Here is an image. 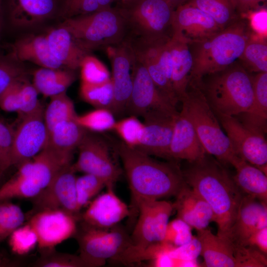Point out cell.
I'll list each match as a JSON object with an SVG mask.
<instances>
[{
  "instance_id": "cell-1",
  "label": "cell",
  "mask_w": 267,
  "mask_h": 267,
  "mask_svg": "<svg viewBox=\"0 0 267 267\" xmlns=\"http://www.w3.org/2000/svg\"><path fill=\"white\" fill-rule=\"evenodd\" d=\"M114 145L122 161L131 191L130 216L138 214L140 202L176 196L186 184L178 161H157L122 140Z\"/></svg>"
},
{
  "instance_id": "cell-2",
  "label": "cell",
  "mask_w": 267,
  "mask_h": 267,
  "mask_svg": "<svg viewBox=\"0 0 267 267\" xmlns=\"http://www.w3.org/2000/svg\"><path fill=\"white\" fill-rule=\"evenodd\" d=\"M188 162L182 170L185 183L211 208L218 226L217 235L228 239L244 194L222 164L210 154Z\"/></svg>"
},
{
  "instance_id": "cell-3",
  "label": "cell",
  "mask_w": 267,
  "mask_h": 267,
  "mask_svg": "<svg viewBox=\"0 0 267 267\" xmlns=\"http://www.w3.org/2000/svg\"><path fill=\"white\" fill-rule=\"evenodd\" d=\"M252 32L247 19L240 17L208 38L188 44L193 60L188 86H197L204 77L238 61Z\"/></svg>"
},
{
  "instance_id": "cell-4",
  "label": "cell",
  "mask_w": 267,
  "mask_h": 267,
  "mask_svg": "<svg viewBox=\"0 0 267 267\" xmlns=\"http://www.w3.org/2000/svg\"><path fill=\"white\" fill-rule=\"evenodd\" d=\"M195 87L216 113L235 116L247 110L253 99L251 74L238 61L204 77Z\"/></svg>"
},
{
  "instance_id": "cell-5",
  "label": "cell",
  "mask_w": 267,
  "mask_h": 267,
  "mask_svg": "<svg viewBox=\"0 0 267 267\" xmlns=\"http://www.w3.org/2000/svg\"><path fill=\"white\" fill-rule=\"evenodd\" d=\"M59 25L67 29L78 45L89 53L120 44L129 37L126 19L117 6L66 19Z\"/></svg>"
},
{
  "instance_id": "cell-6",
  "label": "cell",
  "mask_w": 267,
  "mask_h": 267,
  "mask_svg": "<svg viewBox=\"0 0 267 267\" xmlns=\"http://www.w3.org/2000/svg\"><path fill=\"white\" fill-rule=\"evenodd\" d=\"M181 111L190 120L206 152L223 165H231L239 157L222 130L220 123L201 90L188 86L180 101Z\"/></svg>"
},
{
  "instance_id": "cell-7",
  "label": "cell",
  "mask_w": 267,
  "mask_h": 267,
  "mask_svg": "<svg viewBox=\"0 0 267 267\" xmlns=\"http://www.w3.org/2000/svg\"><path fill=\"white\" fill-rule=\"evenodd\" d=\"M117 6L126 19L130 39L152 42L172 37L175 9L165 0H134Z\"/></svg>"
},
{
  "instance_id": "cell-8",
  "label": "cell",
  "mask_w": 267,
  "mask_h": 267,
  "mask_svg": "<svg viewBox=\"0 0 267 267\" xmlns=\"http://www.w3.org/2000/svg\"><path fill=\"white\" fill-rule=\"evenodd\" d=\"M79 255L87 267L103 266L131 244L130 236L118 225L108 229L96 228L83 223L78 232Z\"/></svg>"
},
{
  "instance_id": "cell-9",
  "label": "cell",
  "mask_w": 267,
  "mask_h": 267,
  "mask_svg": "<svg viewBox=\"0 0 267 267\" xmlns=\"http://www.w3.org/2000/svg\"><path fill=\"white\" fill-rule=\"evenodd\" d=\"M78 148V159L72 164L75 172L95 175L103 179L106 186L114 185L121 171L112 160L107 142L87 131Z\"/></svg>"
},
{
  "instance_id": "cell-10",
  "label": "cell",
  "mask_w": 267,
  "mask_h": 267,
  "mask_svg": "<svg viewBox=\"0 0 267 267\" xmlns=\"http://www.w3.org/2000/svg\"><path fill=\"white\" fill-rule=\"evenodd\" d=\"M132 80V89L126 109L131 115L142 117L153 110L174 115L178 113L176 106L158 90L145 67L134 54Z\"/></svg>"
},
{
  "instance_id": "cell-11",
  "label": "cell",
  "mask_w": 267,
  "mask_h": 267,
  "mask_svg": "<svg viewBox=\"0 0 267 267\" xmlns=\"http://www.w3.org/2000/svg\"><path fill=\"white\" fill-rule=\"evenodd\" d=\"M215 114L236 153L267 174V142L265 135L251 131L234 116Z\"/></svg>"
},
{
  "instance_id": "cell-12",
  "label": "cell",
  "mask_w": 267,
  "mask_h": 267,
  "mask_svg": "<svg viewBox=\"0 0 267 267\" xmlns=\"http://www.w3.org/2000/svg\"><path fill=\"white\" fill-rule=\"evenodd\" d=\"M77 218L63 210H43L36 211L28 223L37 234L39 249L45 252L76 234Z\"/></svg>"
},
{
  "instance_id": "cell-13",
  "label": "cell",
  "mask_w": 267,
  "mask_h": 267,
  "mask_svg": "<svg viewBox=\"0 0 267 267\" xmlns=\"http://www.w3.org/2000/svg\"><path fill=\"white\" fill-rule=\"evenodd\" d=\"M173 203L165 200L144 201L138 205V219L130 236L131 243L145 247L163 241Z\"/></svg>"
},
{
  "instance_id": "cell-14",
  "label": "cell",
  "mask_w": 267,
  "mask_h": 267,
  "mask_svg": "<svg viewBox=\"0 0 267 267\" xmlns=\"http://www.w3.org/2000/svg\"><path fill=\"white\" fill-rule=\"evenodd\" d=\"M42 105L35 112L21 119L14 130L11 164L19 166L39 153L46 146L48 132Z\"/></svg>"
},
{
  "instance_id": "cell-15",
  "label": "cell",
  "mask_w": 267,
  "mask_h": 267,
  "mask_svg": "<svg viewBox=\"0 0 267 267\" xmlns=\"http://www.w3.org/2000/svg\"><path fill=\"white\" fill-rule=\"evenodd\" d=\"M112 65L111 77L114 100L110 111L120 115L127 109L132 86V67L134 54L129 39L107 47Z\"/></svg>"
},
{
  "instance_id": "cell-16",
  "label": "cell",
  "mask_w": 267,
  "mask_h": 267,
  "mask_svg": "<svg viewBox=\"0 0 267 267\" xmlns=\"http://www.w3.org/2000/svg\"><path fill=\"white\" fill-rule=\"evenodd\" d=\"M221 30L211 16L188 2L174 11L172 37L188 44L207 39Z\"/></svg>"
},
{
  "instance_id": "cell-17",
  "label": "cell",
  "mask_w": 267,
  "mask_h": 267,
  "mask_svg": "<svg viewBox=\"0 0 267 267\" xmlns=\"http://www.w3.org/2000/svg\"><path fill=\"white\" fill-rule=\"evenodd\" d=\"M75 171L72 164L60 171L51 182L33 198L37 211L56 209L66 211L77 216Z\"/></svg>"
},
{
  "instance_id": "cell-18",
  "label": "cell",
  "mask_w": 267,
  "mask_h": 267,
  "mask_svg": "<svg viewBox=\"0 0 267 267\" xmlns=\"http://www.w3.org/2000/svg\"><path fill=\"white\" fill-rule=\"evenodd\" d=\"M178 114L156 110L144 114L142 116L144 119L142 137L138 145L134 148L149 156L171 160L169 149Z\"/></svg>"
},
{
  "instance_id": "cell-19",
  "label": "cell",
  "mask_w": 267,
  "mask_h": 267,
  "mask_svg": "<svg viewBox=\"0 0 267 267\" xmlns=\"http://www.w3.org/2000/svg\"><path fill=\"white\" fill-rule=\"evenodd\" d=\"M61 0H6L4 14L10 24L17 29L37 26L58 16Z\"/></svg>"
},
{
  "instance_id": "cell-20",
  "label": "cell",
  "mask_w": 267,
  "mask_h": 267,
  "mask_svg": "<svg viewBox=\"0 0 267 267\" xmlns=\"http://www.w3.org/2000/svg\"><path fill=\"white\" fill-rule=\"evenodd\" d=\"M113 185L91 202L82 215L83 223L92 227L108 229L130 216L129 207L113 190Z\"/></svg>"
},
{
  "instance_id": "cell-21",
  "label": "cell",
  "mask_w": 267,
  "mask_h": 267,
  "mask_svg": "<svg viewBox=\"0 0 267 267\" xmlns=\"http://www.w3.org/2000/svg\"><path fill=\"white\" fill-rule=\"evenodd\" d=\"M267 203L244 195L228 237L232 244L246 246L252 234L267 227Z\"/></svg>"
},
{
  "instance_id": "cell-22",
  "label": "cell",
  "mask_w": 267,
  "mask_h": 267,
  "mask_svg": "<svg viewBox=\"0 0 267 267\" xmlns=\"http://www.w3.org/2000/svg\"><path fill=\"white\" fill-rule=\"evenodd\" d=\"M163 39L152 42L138 39L129 40L134 56L145 67L158 90L176 106L178 101L172 83L167 78L159 60V44Z\"/></svg>"
},
{
  "instance_id": "cell-23",
  "label": "cell",
  "mask_w": 267,
  "mask_h": 267,
  "mask_svg": "<svg viewBox=\"0 0 267 267\" xmlns=\"http://www.w3.org/2000/svg\"><path fill=\"white\" fill-rule=\"evenodd\" d=\"M207 153L190 120L181 111L178 112L170 146L171 160L193 162Z\"/></svg>"
},
{
  "instance_id": "cell-24",
  "label": "cell",
  "mask_w": 267,
  "mask_h": 267,
  "mask_svg": "<svg viewBox=\"0 0 267 267\" xmlns=\"http://www.w3.org/2000/svg\"><path fill=\"white\" fill-rule=\"evenodd\" d=\"M8 56L18 62L29 61L41 67L64 68L51 52L45 34L19 38L11 45Z\"/></svg>"
},
{
  "instance_id": "cell-25",
  "label": "cell",
  "mask_w": 267,
  "mask_h": 267,
  "mask_svg": "<svg viewBox=\"0 0 267 267\" xmlns=\"http://www.w3.org/2000/svg\"><path fill=\"white\" fill-rule=\"evenodd\" d=\"M173 203L177 218L197 230L207 227L214 222V215L207 202L186 184L176 196Z\"/></svg>"
},
{
  "instance_id": "cell-26",
  "label": "cell",
  "mask_w": 267,
  "mask_h": 267,
  "mask_svg": "<svg viewBox=\"0 0 267 267\" xmlns=\"http://www.w3.org/2000/svg\"><path fill=\"white\" fill-rule=\"evenodd\" d=\"M253 99L245 112L234 116L245 127L265 135L267 130V72L251 74Z\"/></svg>"
},
{
  "instance_id": "cell-27",
  "label": "cell",
  "mask_w": 267,
  "mask_h": 267,
  "mask_svg": "<svg viewBox=\"0 0 267 267\" xmlns=\"http://www.w3.org/2000/svg\"><path fill=\"white\" fill-rule=\"evenodd\" d=\"M45 36L54 56L66 69L75 71L89 53L76 43L69 31L59 25L49 30Z\"/></svg>"
},
{
  "instance_id": "cell-28",
  "label": "cell",
  "mask_w": 267,
  "mask_h": 267,
  "mask_svg": "<svg viewBox=\"0 0 267 267\" xmlns=\"http://www.w3.org/2000/svg\"><path fill=\"white\" fill-rule=\"evenodd\" d=\"M197 237L201 245L202 267H237L231 242L214 234L207 227L197 230Z\"/></svg>"
},
{
  "instance_id": "cell-29",
  "label": "cell",
  "mask_w": 267,
  "mask_h": 267,
  "mask_svg": "<svg viewBox=\"0 0 267 267\" xmlns=\"http://www.w3.org/2000/svg\"><path fill=\"white\" fill-rule=\"evenodd\" d=\"M169 46L173 64L172 87L178 101H180L186 94L189 85L192 57L188 44L183 42L171 37Z\"/></svg>"
},
{
  "instance_id": "cell-30",
  "label": "cell",
  "mask_w": 267,
  "mask_h": 267,
  "mask_svg": "<svg viewBox=\"0 0 267 267\" xmlns=\"http://www.w3.org/2000/svg\"><path fill=\"white\" fill-rule=\"evenodd\" d=\"M235 169L233 179L244 195L267 203V174L239 157L232 165Z\"/></svg>"
},
{
  "instance_id": "cell-31",
  "label": "cell",
  "mask_w": 267,
  "mask_h": 267,
  "mask_svg": "<svg viewBox=\"0 0 267 267\" xmlns=\"http://www.w3.org/2000/svg\"><path fill=\"white\" fill-rule=\"evenodd\" d=\"M76 77L74 70L41 67L33 72L32 83L39 93L50 98L66 92Z\"/></svg>"
},
{
  "instance_id": "cell-32",
  "label": "cell",
  "mask_w": 267,
  "mask_h": 267,
  "mask_svg": "<svg viewBox=\"0 0 267 267\" xmlns=\"http://www.w3.org/2000/svg\"><path fill=\"white\" fill-rule=\"evenodd\" d=\"M87 132L75 119L64 121L48 133L45 146L61 153L73 154Z\"/></svg>"
},
{
  "instance_id": "cell-33",
  "label": "cell",
  "mask_w": 267,
  "mask_h": 267,
  "mask_svg": "<svg viewBox=\"0 0 267 267\" xmlns=\"http://www.w3.org/2000/svg\"><path fill=\"white\" fill-rule=\"evenodd\" d=\"M238 61L250 74L267 72V36L252 32Z\"/></svg>"
},
{
  "instance_id": "cell-34",
  "label": "cell",
  "mask_w": 267,
  "mask_h": 267,
  "mask_svg": "<svg viewBox=\"0 0 267 267\" xmlns=\"http://www.w3.org/2000/svg\"><path fill=\"white\" fill-rule=\"evenodd\" d=\"M26 172L18 167L17 172L0 187V202L12 198H34L43 190Z\"/></svg>"
},
{
  "instance_id": "cell-35",
  "label": "cell",
  "mask_w": 267,
  "mask_h": 267,
  "mask_svg": "<svg viewBox=\"0 0 267 267\" xmlns=\"http://www.w3.org/2000/svg\"><path fill=\"white\" fill-rule=\"evenodd\" d=\"M50 98L44 112V121L48 133L58 124L74 120L77 116L73 102L67 95L66 91Z\"/></svg>"
},
{
  "instance_id": "cell-36",
  "label": "cell",
  "mask_w": 267,
  "mask_h": 267,
  "mask_svg": "<svg viewBox=\"0 0 267 267\" xmlns=\"http://www.w3.org/2000/svg\"><path fill=\"white\" fill-rule=\"evenodd\" d=\"M186 2L209 15L222 29L241 17L232 0H189Z\"/></svg>"
},
{
  "instance_id": "cell-37",
  "label": "cell",
  "mask_w": 267,
  "mask_h": 267,
  "mask_svg": "<svg viewBox=\"0 0 267 267\" xmlns=\"http://www.w3.org/2000/svg\"><path fill=\"white\" fill-rule=\"evenodd\" d=\"M175 247L164 241L159 242L145 247L130 244L113 260L128 265L144 261H152L159 255L169 253Z\"/></svg>"
},
{
  "instance_id": "cell-38",
  "label": "cell",
  "mask_w": 267,
  "mask_h": 267,
  "mask_svg": "<svg viewBox=\"0 0 267 267\" xmlns=\"http://www.w3.org/2000/svg\"><path fill=\"white\" fill-rule=\"evenodd\" d=\"M79 93L84 101L95 108L111 110L114 100L111 79L106 82L98 84L81 83Z\"/></svg>"
},
{
  "instance_id": "cell-39",
  "label": "cell",
  "mask_w": 267,
  "mask_h": 267,
  "mask_svg": "<svg viewBox=\"0 0 267 267\" xmlns=\"http://www.w3.org/2000/svg\"><path fill=\"white\" fill-rule=\"evenodd\" d=\"M115 0H61L57 17L62 20L111 6Z\"/></svg>"
},
{
  "instance_id": "cell-40",
  "label": "cell",
  "mask_w": 267,
  "mask_h": 267,
  "mask_svg": "<svg viewBox=\"0 0 267 267\" xmlns=\"http://www.w3.org/2000/svg\"><path fill=\"white\" fill-rule=\"evenodd\" d=\"M75 121L89 132H103L113 130L116 121L109 109L96 108L84 114L78 115Z\"/></svg>"
},
{
  "instance_id": "cell-41",
  "label": "cell",
  "mask_w": 267,
  "mask_h": 267,
  "mask_svg": "<svg viewBox=\"0 0 267 267\" xmlns=\"http://www.w3.org/2000/svg\"><path fill=\"white\" fill-rule=\"evenodd\" d=\"M25 218L22 210L18 205L7 201L0 202V242L22 225Z\"/></svg>"
},
{
  "instance_id": "cell-42",
  "label": "cell",
  "mask_w": 267,
  "mask_h": 267,
  "mask_svg": "<svg viewBox=\"0 0 267 267\" xmlns=\"http://www.w3.org/2000/svg\"><path fill=\"white\" fill-rule=\"evenodd\" d=\"M79 69L81 83L98 84L106 82L111 79L106 66L97 58L90 54L85 56Z\"/></svg>"
},
{
  "instance_id": "cell-43",
  "label": "cell",
  "mask_w": 267,
  "mask_h": 267,
  "mask_svg": "<svg viewBox=\"0 0 267 267\" xmlns=\"http://www.w3.org/2000/svg\"><path fill=\"white\" fill-rule=\"evenodd\" d=\"M8 238L11 250L18 255L27 254L38 246L37 234L28 222L15 229Z\"/></svg>"
},
{
  "instance_id": "cell-44",
  "label": "cell",
  "mask_w": 267,
  "mask_h": 267,
  "mask_svg": "<svg viewBox=\"0 0 267 267\" xmlns=\"http://www.w3.org/2000/svg\"><path fill=\"white\" fill-rule=\"evenodd\" d=\"M104 186H106L105 182L95 175L85 174L82 176L76 177V190L79 210L88 205L90 200Z\"/></svg>"
},
{
  "instance_id": "cell-45",
  "label": "cell",
  "mask_w": 267,
  "mask_h": 267,
  "mask_svg": "<svg viewBox=\"0 0 267 267\" xmlns=\"http://www.w3.org/2000/svg\"><path fill=\"white\" fill-rule=\"evenodd\" d=\"M113 131L127 145L136 148L142 138L144 125L136 116L131 115L116 121Z\"/></svg>"
},
{
  "instance_id": "cell-46",
  "label": "cell",
  "mask_w": 267,
  "mask_h": 267,
  "mask_svg": "<svg viewBox=\"0 0 267 267\" xmlns=\"http://www.w3.org/2000/svg\"><path fill=\"white\" fill-rule=\"evenodd\" d=\"M27 72L22 62L8 56L0 58V97L14 83L27 77Z\"/></svg>"
},
{
  "instance_id": "cell-47",
  "label": "cell",
  "mask_w": 267,
  "mask_h": 267,
  "mask_svg": "<svg viewBox=\"0 0 267 267\" xmlns=\"http://www.w3.org/2000/svg\"><path fill=\"white\" fill-rule=\"evenodd\" d=\"M232 244L237 267H266L267 255L252 246Z\"/></svg>"
},
{
  "instance_id": "cell-48",
  "label": "cell",
  "mask_w": 267,
  "mask_h": 267,
  "mask_svg": "<svg viewBox=\"0 0 267 267\" xmlns=\"http://www.w3.org/2000/svg\"><path fill=\"white\" fill-rule=\"evenodd\" d=\"M39 93L27 77L22 80L20 84L21 103L17 112L20 120L35 112L42 105L38 99Z\"/></svg>"
},
{
  "instance_id": "cell-49",
  "label": "cell",
  "mask_w": 267,
  "mask_h": 267,
  "mask_svg": "<svg viewBox=\"0 0 267 267\" xmlns=\"http://www.w3.org/2000/svg\"><path fill=\"white\" fill-rule=\"evenodd\" d=\"M193 237L191 227L177 218L169 222L163 241L177 247L188 243Z\"/></svg>"
},
{
  "instance_id": "cell-50",
  "label": "cell",
  "mask_w": 267,
  "mask_h": 267,
  "mask_svg": "<svg viewBox=\"0 0 267 267\" xmlns=\"http://www.w3.org/2000/svg\"><path fill=\"white\" fill-rule=\"evenodd\" d=\"M40 267H86L79 256L58 253L53 250L44 252L35 264Z\"/></svg>"
},
{
  "instance_id": "cell-51",
  "label": "cell",
  "mask_w": 267,
  "mask_h": 267,
  "mask_svg": "<svg viewBox=\"0 0 267 267\" xmlns=\"http://www.w3.org/2000/svg\"><path fill=\"white\" fill-rule=\"evenodd\" d=\"M14 130L0 121V174L11 166Z\"/></svg>"
},
{
  "instance_id": "cell-52",
  "label": "cell",
  "mask_w": 267,
  "mask_h": 267,
  "mask_svg": "<svg viewBox=\"0 0 267 267\" xmlns=\"http://www.w3.org/2000/svg\"><path fill=\"white\" fill-rule=\"evenodd\" d=\"M24 78L14 83L0 96V108L1 110L17 113L21 103L20 84Z\"/></svg>"
},
{
  "instance_id": "cell-53",
  "label": "cell",
  "mask_w": 267,
  "mask_h": 267,
  "mask_svg": "<svg viewBox=\"0 0 267 267\" xmlns=\"http://www.w3.org/2000/svg\"><path fill=\"white\" fill-rule=\"evenodd\" d=\"M201 245L197 237L193 236L188 243L175 247L169 255L171 257L181 260H193L197 259L201 255Z\"/></svg>"
},
{
  "instance_id": "cell-54",
  "label": "cell",
  "mask_w": 267,
  "mask_h": 267,
  "mask_svg": "<svg viewBox=\"0 0 267 267\" xmlns=\"http://www.w3.org/2000/svg\"><path fill=\"white\" fill-rule=\"evenodd\" d=\"M267 10L265 7L248 13L245 17L252 32L267 36Z\"/></svg>"
},
{
  "instance_id": "cell-55",
  "label": "cell",
  "mask_w": 267,
  "mask_h": 267,
  "mask_svg": "<svg viewBox=\"0 0 267 267\" xmlns=\"http://www.w3.org/2000/svg\"><path fill=\"white\" fill-rule=\"evenodd\" d=\"M237 14L245 17L248 13L264 7L267 0H232Z\"/></svg>"
},
{
  "instance_id": "cell-56",
  "label": "cell",
  "mask_w": 267,
  "mask_h": 267,
  "mask_svg": "<svg viewBox=\"0 0 267 267\" xmlns=\"http://www.w3.org/2000/svg\"><path fill=\"white\" fill-rule=\"evenodd\" d=\"M246 246L256 247L265 255L267 254V227L258 230L250 236Z\"/></svg>"
},
{
  "instance_id": "cell-57",
  "label": "cell",
  "mask_w": 267,
  "mask_h": 267,
  "mask_svg": "<svg viewBox=\"0 0 267 267\" xmlns=\"http://www.w3.org/2000/svg\"><path fill=\"white\" fill-rule=\"evenodd\" d=\"M169 253H163L151 261L152 266L157 267H176V259L170 256Z\"/></svg>"
},
{
  "instance_id": "cell-58",
  "label": "cell",
  "mask_w": 267,
  "mask_h": 267,
  "mask_svg": "<svg viewBox=\"0 0 267 267\" xmlns=\"http://www.w3.org/2000/svg\"><path fill=\"white\" fill-rule=\"evenodd\" d=\"M174 9L187 2L189 0H165Z\"/></svg>"
},
{
  "instance_id": "cell-59",
  "label": "cell",
  "mask_w": 267,
  "mask_h": 267,
  "mask_svg": "<svg viewBox=\"0 0 267 267\" xmlns=\"http://www.w3.org/2000/svg\"><path fill=\"white\" fill-rule=\"evenodd\" d=\"M4 15L3 0H0V40L2 30Z\"/></svg>"
},
{
  "instance_id": "cell-60",
  "label": "cell",
  "mask_w": 267,
  "mask_h": 267,
  "mask_svg": "<svg viewBox=\"0 0 267 267\" xmlns=\"http://www.w3.org/2000/svg\"><path fill=\"white\" fill-rule=\"evenodd\" d=\"M134 0H115V1L118 3L117 6H122L126 5Z\"/></svg>"
}]
</instances>
